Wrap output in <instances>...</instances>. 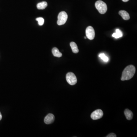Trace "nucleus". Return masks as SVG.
<instances>
[{
	"mask_svg": "<svg viewBox=\"0 0 137 137\" xmlns=\"http://www.w3.org/2000/svg\"><path fill=\"white\" fill-rule=\"evenodd\" d=\"M136 68L134 66L131 65L127 66L124 70L121 77L122 81L129 80L134 76Z\"/></svg>",
	"mask_w": 137,
	"mask_h": 137,
	"instance_id": "obj_1",
	"label": "nucleus"
},
{
	"mask_svg": "<svg viewBox=\"0 0 137 137\" xmlns=\"http://www.w3.org/2000/svg\"><path fill=\"white\" fill-rule=\"evenodd\" d=\"M95 7L96 9L101 14H105L108 10L107 5L102 1H97L95 3Z\"/></svg>",
	"mask_w": 137,
	"mask_h": 137,
	"instance_id": "obj_2",
	"label": "nucleus"
},
{
	"mask_svg": "<svg viewBox=\"0 0 137 137\" xmlns=\"http://www.w3.org/2000/svg\"><path fill=\"white\" fill-rule=\"evenodd\" d=\"M68 18V15L66 12L64 11L60 12L58 16L57 24L59 26L64 25L66 23Z\"/></svg>",
	"mask_w": 137,
	"mask_h": 137,
	"instance_id": "obj_3",
	"label": "nucleus"
},
{
	"mask_svg": "<svg viewBox=\"0 0 137 137\" xmlns=\"http://www.w3.org/2000/svg\"><path fill=\"white\" fill-rule=\"evenodd\" d=\"M66 80L69 84L71 85H75L77 82L76 77L73 73L69 72L66 76Z\"/></svg>",
	"mask_w": 137,
	"mask_h": 137,
	"instance_id": "obj_4",
	"label": "nucleus"
},
{
	"mask_svg": "<svg viewBox=\"0 0 137 137\" xmlns=\"http://www.w3.org/2000/svg\"><path fill=\"white\" fill-rule=\"evenodd\" d=\"M86 36L90 40L94 39L95 37V31L92 26H89L87 27L86 29Z\"/></svg>",
	"mask_w": 137,
	"mask_h": 137,
	"instance_id": "obj_5",
	"label": "nucleus"
},
{
	"mask_svg": "<svg viewBox=\"0 0 137 137\" xmlns=\"http://www.w3.org/2000/svg\"><path fill=\"white\" fill-rule=\"evenodd\" d=\"M103 115V111L101 109H97L91 113V117L93 120H97L101 118Z\"/></svg>",
	"mask_w": 137,
	"mask_h": 137,
	"instance_id": "obj_6",
	"label": "nucleus"
},
{
	"mask_svg": "<svg viewBox=\"0 0 137 137\" xmlns=\"http://www.w3.org/2000/svg\"><path fill=\"white\" fill-rule=\"evenodd\" d=\"M55 119V116L51 113H49L45 118L44 122L46 124H50L54 122Z\"/></svg>",
	"mask_w": 137,
	"mask_h": 137,
	"instance_id": "obj_7",
	"label": "nucleus"
},
{
	"mask_svg": "<svg viewBox=\"0 0 137 137\" xmlns=\"http://www.w3.org/2000/svg\"><path fill=\"white\" fill-rule=\"evenodd\" d=\"M119 14L122 16L123 19L128 20L130 19V15L125 10H120L119 12Z\"/></svg>",
	"mask_w": 137,
	"mask_h": 137,
	"instance_id": "obj_8",
	"label": "nucleus"
},
{
	"mask_svg": "<svg viewBox=\"0 0 137 137\" xmlns=\"http://www.w3.org/2000/svg\"><path fill=\"white\" fill-rule=\"evenodd\" d=\"M124 115L126 117V119L128 120H131L133 117V113L130 110L128 109L125 110L124 111Z\"/></svg>",
	"mask_w": 137,
	"mask_h": 137,
	"instance_id": "obj_9",
	"label": "nucleus"
},
{
	"mask_svg": "<svg viewBox=\"0 0 137 137\" xmlns=\"http://www.w3.org/2000/svg\"><path fill=\"white\" fill-rule=\"evenodd\" d=\"M52 53L55 57H61L62 56V54L59 51L58 49L56 47H54L52 49Z\"/></svg>",
	"mask_w": 137,
	"mask_h": 137,
	"instance_id": "obj_10",
	"label": "nucleus"
},
{
	"mask_svg": "<svg viewBox=\"0 0 137 137\" xmlns=\"http://www.w3.org/2000/svg\"><path fill=\"white\" fill-rule=\"evenodd\" d=\"M70 47L72 48V51L73 52L74 54H77L79 52V50L78 48V47L76 43L74 42H70Z\"/></svg>",
	"mask_w": 137,
	"mask_h": 137,
	"instance_id": "obj_11",
	"label": "nucleus"
},
{
	"mask_svg": "<svg viewBox=\"0 0 137 137\" xmlns=\"http://www.w3.org/2000/svg\"><path fill=\"white\" fill-rule=\"evenodd\" d=\"M47 3L46 2H42L37 4V7L39 10H44L47 7Z\"/></svg>",
	"mask_w": 137,
	"mask_h": 137,
	"instance_id": "obj_12",
	"label": "nucleus"
},
{
	"mask_svg": "<svg viewBox=\"0 0 137 137\" xmlns=\"http://www.w3.org/2000/svg\"><path fill=\"white\" fill-rule=\"evenodd\" d=\"M115 33L113 34L112 35V36L116 39H118L120 37H122L123 36V33L122 31L119 29H116Z\"/></svg>",
	"mask_w": 137,
	"mask_h": 137,
	"instance_id": "obj_13",
	"label": "nucleus"
},
{
	"mask_svg": "<svg viewBox=\"0 0 137 137\" xmlns=\"http://www.w3.org/2000/svg\"><path fill=\"white\" fill-rule=\"evenodd\" d=\"M99 57L101 58L104 61L108 62L109 60V59L104 54H101L99 55Z\"/></svg>",
	"mask_w": 137,
	"mask_h": 137,
	"instance_id": "obj_14",
	"label": "nucleus"
},
{
	"mask_svg": "<svg viewBox=\"0 0 137 137\" xmlns=\"http://www.w3.org/2000/svg\"><path fill=\"white\" fill-rule=\"evenodd\" d=\"M36 20L38 21V24L40 26H42L44 25V19L43 18L41 17H39L36 19Z\"/></svg>",
	"mask_w": 137,
	"mask_h": 137,
	"instance_id": "obj_15",
	"label": "nucleus"
},
{
	"mask_svg": "<svg viewBox=\"0 0 137 137\" xmlns=\"http://www.w3.org/2000/svg\"><path fill=\"white\" fill-rule=\"evenodd\" d=\"M117 136L114 133H111L106 136V137H116Z\"/></svg>",
	"mask_w": 137,
	"mask_h": 137,
	"instance_id": "obj_16",
	"label": "nucleus"
},
{
	"mask_svg": "<svg viewBox=\"0 0 137 137\" xmlns=\"http://www.w3.org/2000/svg\"><path fill=\"white\" fill-rule=\"evenodd\" d=\"M2 119V115L1 113L0 112V120H1Z\"/></svg>",
	"mask_w": 137,
	"mask_h": 137,
	"instance_id": "obj_17",
	"label": "nucleus"
},
{
	"mask_svg": "<svg viewBox=\"0 0 137 137\" xmlns=\"http://www.w3.org/2000/svg\"><path fill=\"white\" fill-rule=\"evenodd\" d=\"M124 2H127L129 0H122Z\"/></svg>",
	"mask_w": 137,
	"mask_h": 137,
	"instance_id": "obj_18",
	"label": "nucleus"
},
{
	"mask_svg": "<svg viewBox=\"0 0 137 137\" xmlns=\"http://www.w3.org/2000/svg\"><path fill=\"white\" fill-rule=\"evenodd\" d=\"M86 38H86V37H85V39H86Z\"/></svg>",
	"mask_w": 137,
	"mask_h": 137,
	"instance_id": "obj_19",
	"label": "nucleus"
}]
</instances>
